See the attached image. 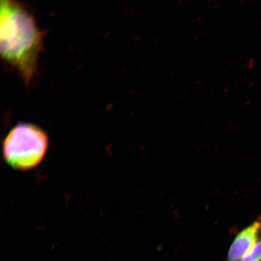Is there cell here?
<instances>
[{
    "instance_id": "obj_1",
    "label": "cell",
    "mask_w": 261,
    "mask_h": 261,
    "mask_svg": "<svg viewBox=\"0 0 261 261\" xmlns=\"http://www.w3.org/2000/svg\"><path fill=\"white\" fill-rule=\"evenodd\" d=\"M44 32L18 0H0V51L5 63L30 85L38 72Z\"/></svg>"
},
{
    "instance_id": "obj_2",
    "label": "cell",
    "mask_w": 261,
    "mask_h": 261,
    "mask_svg": "<svg viewBox=\"0 0 261 261\" xmlns=\"http://www.w3.org/2000/svg\"><path fill=\"white\" fill-rule=\"evenodd\" d=\"M48 146L47 134L41 127L19 123L9 130L3 140V159L15 170H31L43 161Z\"/></svg>"
},
{
    "instance_id": "obj_3",
    "label": "cell",
    "mask_w": 261,
    "mask_h": 261,
    "mask_svg": "<svg viewBox=\"0 0 261 261\" xmlns=\"http://www.w3.org/2000/svg\"><path fill=\"white\" fill-rule=\"evenodd\" d=\"M261 237V220L254 221L237 234L228 250L227 261H240Z\"/></svg>"
},
{
    "instance_id": "obj_4",
    "label": "cell",
    "mask_w": 261,
    "mask_h": 261,
    "mask_svg": "<svg viewBox=\"0 0 261 261\" xmlns=\"http://www.w3.org/2000/svg\"><path fill=\"white\" fill-rule=\"evenodd\" d=\"M240 261H261V237L252 249Z\"/></svg>"
}]
</instances>
